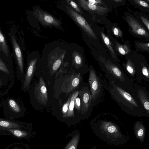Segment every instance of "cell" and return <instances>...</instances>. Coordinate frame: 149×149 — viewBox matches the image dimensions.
Here are the masks:
<instances>
[{
    "mask_svg": "<svg viewBox=\"0 0 149 149\" xmlns=\"http://www.w3.org/2000/svg\"><path fill=\"white\" fill-rule=\"evenodd\" d=\"M64 57V55L63 54L54 63L52 68V72L53 73L55 72L58 68L62 63Z\"/></svg>",
    "mask_w": 149,
    "mask_h": 149,
    "instance_id": "obj_24",
    "label": "cell"
},
{
    "mask_svg": "<svg viewBox=\"0 0 149 149\" xmlns=\"http://www.w3.org/2000/svg\"><path fill=\"white\" fill-rule=\"evenodd\" d=\"M79 139V135L75 136L65 149H76Z\"/></svg>",
    "mask_w": 149,
    "mask_h": 149,
    "instance_id": "obj_21",
    "label": "cell"
},
{
    "mask_svg": "<svg viewBox=\"0 0 149 149\" xmlns=\"http://www.w3.org/2000/svg\"><path fill=\"white\" fill-rule=\"evenodd\" d=\"M2 82L1 81V80H0V86L2 84Z\"/></svg>",
    "mask_w": 149,
    "mask_h": 149,
    "instance_id": "obj_38",
    "label": "cell"
},
{
    "mask_svg": "<svg viewBox=\"0 0 149 149\" xmlns=\"http://www.w3.org/2000/svg\"><path fill=\"white\" fill-rule=\"evenodd\" d=\"M35 96L38 102L46 105L48 99L46 84L40 76L38 83L36 84L34 91Z\"/></svg>",
    "mask_w": 149,
    "mask_h": 149,
    "instance_id": "obj_5",
    "label": "cell"
},
{
    "mask_svg": "<svg viewBox=\"0 0 149 149\" xmlns=\"http://www.w3.org/2000/svg\"><path fill=\"white\" fill-rule=\"evenodd\" d=\"M0 70L4 72L9 74V72L5 64L0 60Z\"/></svg>",
    "mask_w": 149,
    "mask_h": 149,
    "instance_id": "obj_31",
    "label": "cell"
},
{
    "mask_svg": "<svg viewBox=\"0 0 149 149\" xmlns=\"http://www.w3.org/2000/svg\"><path fill=\"white\" fill-rule=\"evenodd\" d=\"M113 1L115 2H120L123 1V0H113Z\"/></svg>",
    "mask_w": 149,
    "mask_h": 149,
    "instance_id": "obj_37",
    "label": "cell"
},
{
    "mask_svg": "<svg viewBox=\"0 0 149 149\" xmlns=\"http://www.w3.org/2000/svg\"><path fill=\"white\" fill-rule=\"evenodd\" d=\"M8 103L10 107L16 113H19L21 111V109L19 106L13 100L9 99Z\"/></svg>",
    "mask_w": 149,
    "mask_h": 149,
    "instance_id": "obj_22",
    "label": "cell"
},
{
    "mask_svg": "<svg viewBox=\"0 0 149 149\" xmlns=\"http://www.w3.org/2000/svg\"><path fill=\"white\" fill-rule=\"evenodd\" d=\"M139 97L144 108L147 111L148 113H149V102L147 100L146 97L142 93H139Z\"/></svg>",
    "mask_w": 149,
    "mask_h": 149,
    "instance_id": "obj_23",
    "label": "cell"
},
{
    "mask_svg": "<svg viewBox=\"0 0 149 149\" xmlns=\"http://www.w3.org/2000/svg\"><path fill=\"white\" fill-rule=\"evenodd\" d=\"M4 149H28V148L24 143L17 142L10 144Z\"/></svg>",
    "mask_w": 149,
    "mask_h": 149,
    "instance_id": "obj_20",
    "label": "cell"
},
{
    "mask_svg": "<svg viewBox=\"0 0 149 149\" xmlns=\"http://www.w3.org/2000/svg\"><path fill=\"white\" fill-rule=\"evenodd\" d=\"M127 70L129 73L132 75H134L135 73V70L132 63L130 60L127 61L126 65Z\"/></svg>",
    "mask_w": 149,
    "mask_h": 149,
    "instance_id": "obj_28",
    "label": "cell"
},
{
    "mask_svg": "<svg viewBox=\"0 0 149 149\" xmlns=\"http://www.w3.org/2000/svg\"><path fill=\"white\" fill-rule=\"evenodd\" d=\"M0 46L4 54L8 57L9 56V51L7 45L0 29Z\"/></svg>",
    "mask_w": 149,
    "mask_h": 149,
    "instance_id": "obj_16",
    "label": "cell"
},
{
    "mask_svg": "<svg viewBox=\"0 0 149 149\" xmlns=\"http://www.w3.org/2000/svg\"><path fill=\"white\" fill-rule=\"evenodd\" d=\"M66 8L69 15L76 23L90 37L94 39H96L97 38L95 34L85 19L70 7L67 6Z\"/></svg>",
    "mask_w": 149,
    "mask_h": 149,
    "instance_id": "obj_2",
    "label": "cell"
},
{
    "mask_svg": "<svg viewBox=\"0 0 149 149\" xmlns=\"http://www.w3.org/2000/svg\"><path fill=\"white\" fill-rule=\"evenodd\" d=\"M17 128L27 129V126L22 122L0 118V129Z\"/></svg>",
    "mask_w": 149,
    "mask_h": 149,
    "instance_id": "obj_10",
    "label": "cell"
},
{
    "mask_svg": "<svg viewBox=\"0 0 149 149\" xmlns=\"http://www.w3.org/2000/svg\"><path fill=\"white\" fill-rule=\"evenodd\" d=\"M34 14L36 19L44 25L60 27L61 23L49 14L39 9H36Z\"/></svg>",
    "mask_w": 149,
    "mask_h": 149,
    "instance_id": "obj_3",
    "label": "cell"
},
{
    "mask_svg": "<svg viewBox=\"0 0 149 149\" xmlns=\"http://www.w3.org/2000/svg\"><path fill=\"white\" fill-rule=\"evenodd\" d=\"M137 47L142 49L149 51V43H143L137 42L136 43Z\"/></svg>",
    "mask_w": 149,
    "mask_h": 149,
    "instance_id": "obj_29",
    "label": "cell"
},
{
    "mask_svg": "<svg viewBox=\"0 0 149 149\" xmlns=\"http://www.w3.org/2000/svg\"><path fill=\"white\" fill-rule=\"evenodd\" d=\"M91 127L95 136L109 145L121 146L130 140L127 130L117 121L99 119L94 120L91 123Z\"/></svg>",
    "mask_w": 149,
    "mask_h": 149,
    "instance_id": "obj_1",
    "label": "cell"
},
{
    "mask_svg": "<svg viewBox=\"0 0 149 149\" xmlns=\"http://www.w3.org/2000/svg\"><path fill=\"white\" fill-rule=\"evenodd\" d=\"M70 97L66 102L65 103L62 108V111L63 116L64 118L67 116V112L68 110L69 105L70 102Z\"/></svg>",
    "mask_w": 149,
    "mask_h": 149,
    "instance_id": "obj_26",
    "label": "cell"
},
{
    "mask_svg": "<svg viewBox=\"0 0 149 149\" xmlns=\"http://www.w3.org/2000/svg\"><path fill=\"white\" fill-rule=\"evenodd\" d=\"M74 107L78 112L81 110V103L80 98L77 97L75 100Z\"/></svg>",
    "mask_w": 149,
    "mask_h": 149,
    "instance_id": "obj_30",
    "label": "cell"
},
{
    "mask_svg": "<svg viewBox=\"0 0 149 149\" xmlns=\"http://www.w3.org/2000/svg\"><path fill=\"white\" fill-rule=\"evenodd\" d=\"M134 1L136 3L143 7L149 8V6L148 4L146 2L141 0H134Z\"/></svg>",
    "mask_w": 149,
    "mask_h": 149,
    "instance_id": "obj_33",
    "label": "cell"
},
{
    "mask_svg": "<svg viewBox=\"0 0 149 149\" xmlns=\"http://www.w3.org/2000/svg\"><path fill=\"white\" fill-rule=\"evenodd\" d=\"M79 94V91H76L72 94L70 97L68 110L67 115V117H72L74 116V102L76 98L78 96Z\"/></svg>",
    "mask_w": 149,
    "mask_h": 149,
    "instance_id": "obj_15",
    "label": "cell"
},
{
    "mask_svg": "<svg viewBox=\"0 0 149 149\" xmlns=\"http://www.w3.org/2000/svg\"><path fill=\"white\" fill-rule=\"evenodd\" d=\"M126 21L134 33L138 35L149 37V34L146 30L133 17L128 16L126 18Z\"/></svg>",
    "mask_w": 149,
    "mask_h": 149,
    "instance_id": "obj_9",
    "label": "cell"
},
{
    "mask_svg": "<svg viewBox=\"0 0 149 149\" xmlns=\"http://www.w3.org/2000/svg\"><path fill=\"white\" fill-rule=\"evenodd\" d=\"M79 6L84 9L91 13L102 15L106 13L109 9L97 5L93 4L85 0H78Z\"/></svg>",
    "mask_w": 149,
    "mask_h": 149,
    "instance_id": "obj_7",
    "label": "cell"
},
{
    "mask_svg": "<svg viewBox=\"0 0 149 149\" xmlns=\"http://www.w3.org/2000/svg\"><path fill=\"white\" fill-rule=\"evenodd\" d=\"M116 45L117 50L122 55L127 54L130 52V49L126 45H122L116 42Z\"/></svg>",
    "mask_w": 149,
    "mask_h": 149,
    "instance_id": "obj_18",
    "label": "cell"
},
{
    "mask_svg": "<svg viewBox=\"0 0 149 149\" xmlns=\"http://www.w3.org/2000/svg\"><path fill=\"white\" fill-rule=\"evenodd\" d=\"M133 131L136 139L141 143L143 142L145 139L146 131L144 124L140 121L136 122L134 126Z\"/></svg>",
    "mask_w": 149,
    "mask_h": 149,
    "instance_id": "obj_13",
    "label": "cell"
},
{
    "mask_svg": "<svg viewBox=\"0 0 149 149\" xmlns=\"http://www.w3.org/2000/svg\"><path fill=\"white\" fill-rule=\"evenodd\" d=\"M67 3L77 11L82 13V12L76 2L73 1L68 0L66 1Z\"/></svg>",
    "mask_w": 149,
    "mask_h": 149,
    "instance_id": "obj_27",
    "label": "cell"
},
{
    "mask_svg": "<svg viewBox=\"0 0 149 149\" xmlns=\"http://www.w3.org/2000/svg\"><path fill=\"white\" fill-rule=\"evenodd\" d=\"M112 31L114 34L118 37H121L122 35L121 31L118 28L116 27L113 28Z\"/></svg>",
    "mask_w": 149,
    "mask_h": 149,
    "instance_id": "obj_32",
    "label": "cell"
},
{
    "mask_svg": "<svg viewBox=\"0 0 149 149\" xmlns=\"http://www.w3.org/2000/svg\"><path fill=\"white\" fill-rule=\"evenodd\" d=\"M81 103V112L82 113L86 112L91 105V96L89 91L86 88L81 89L79 92Z\"/></svg>",
    "mask_w": 149,
    "mask_h": 149,
    "instance_id": "obj_8",
    "label": "cell"
},
{
    "mask_svg": "<svg viewBox=\"0 0 149 149\" xmlns=\"http://www.w3.org/2000/svg\"><path fill=\"white\" fill-rule=\"evenodd\" d=\"M82 63V60L81 56L78 54L74 55L73 57V63L75 66L78 68L80 67Z\"/></svg>",
    "mask_w": 149,
    "mask_h": 149,
    "instance_id": "obj_25",
    "label": "cell"
},
{
    "mask_svg": "<svg viewBox=\"0 0 149 149\" xmlns=\"http://www.w3.org/2000/svg\"><path fill=\"white\" fill-rule=\"evenodd\" d=\"M142 73L143 74L148 78H149L148 70L146 67L143 66L142 69Z\"/></svg>",
    "mask_w": 149,
    "mask_h": 149,
    "instance_id": "obj_35",
    "label": "cell"
},
{
    "mask_svg": "<svg viewBox=\"0 0 149 149\" xmlns=\"http://www.w3.org/2000/svg\"><path fill=\"white\" fill-rule=\"evenodd\" d=\"M11 41L18 65L21 72H23V63L22 52L14 36L11 37Z\"/></svg>",
    "mask_w": 149,
    "mask_h": 149,
    "instance_id": "obj_12",
    "label": "cell"
},
{
    "mask_svg": "<svg viewBox=\"0 0 149 149\" xmlns=\"http://www.w3.org/2000/svg\"><path fill=\"white\" fill-rule=\"evenodd\" d=\"M87 1L90 3L96 5H97L98 3H102V1L100 0H88Z\"/></svg>",
    "mask_w": 149,
    "mask_h": 149,
    "instance_id": "obj_36",
    "label": "cell"
},
{
    "mask_svg": "<svg viewBox=\"0 0 149 149\" xmlns=\"http://www.w3.org/2000/svg\"><path fill=\"white\" fill-rule=\"evenodd\" d=\"M141 19L143 22V23L145 25L148 30H149V22L148 20L146 18L143 16L141 17Z\"/></svg>",
    "mask_w": 149,
    "mask_h": 149,
    "instance_id": "obj_34",
    "label": "cell"
},
{
    "mask_svg": "<svg viewBox=\"0 0 149 149\" xmlns=\"http://www.w3.org/2000/svg\"><path fill=\"white\" fill-rule=\"evenodd\" d=\"M107 67L115 76L121 78L122 74L120 70L116 66L112 64H108Z\"/></svg>",
    "mask_w": 149,
    "mask_h": 149,
    "instance_id": "obj_19",
    "label": "cell"
},
{
    "mask_svg": "<svg viewBox=\"0 0 149 149\" xmlns=\"http://www.w3.org/2000/svg\"><path fill=\"white\" fill-rule=\"evenodd\" d=\"M89 81L92 99L95 100L99 94L101 87L97 75L94 71L92 69H91L90 70Z\"/></svg>",
    "mask_w": 149,
    "mask_h": 149,
    "instance_id": "obj_6",
    "label": "cell"
},
{
    "mask_svg": "<svg viewBox=\"0 0 149 149\" xmlns=\"http://www.w3.org/2000/svg\"><path fill=\"white\" fill-rule=\"evenodd\" d=\"M116 88L119 94L127 101L128 102L134 106L137 107L138 106L134 98L128 93L126 92L119 87L116 86Z\"/></svg>",
    "mask_w": 149,
    "mask_h": 149,
    "instance_id": "obj_14",
    "label": "cell"
},
{
    "mask_svg": "<svg viewBox=\"0 0 149 149\" xmlns=\"http://www.w3.org/2000/svg\"><path fill=\"white\" fill-rule=\"evenodd\" d=\"M101 34L104 43L110 51L113 56L114 58H116V56L114 50L111 45L109 39L103 32H101Z\"/></svg>",
    "mask_w": 149,
    "mask_h": 149,
    "instance_id": "obj_17",
    "label": "cell"
},
{
    "mask_svg": "<svg viewBox=\"0 0 149 149\" xmlns=\"http://www.w3.org/2000/svg\"><path fill=\"white\" fill-rule=\"evenodd\" d=\"M81 78L80 73L69 76L65 79L61 86V91L65 93L71 92L78 86Z\"/></svg>",
    "mask_w": 149,
    "mask_h": 149,
    "instance_id": "obj_4",
    "label": "cell"
},
{
    "mask_svg": "<svg viewBox=\"0 0 149 149\" xmlns=\"http://www.w3.org/2000/svg\"><path fill=\"white\" fill-rule=\"evenodd\" d=\"M37 60V58H35L31 61L29 64L24 84L25 88H28L29 86L35 70Z\"/></svg>",
    "mask_w": 149,
    "mask_h": 149,
    "instance_id": "obj_11",
    "label": "cell"
}]
</instances>
